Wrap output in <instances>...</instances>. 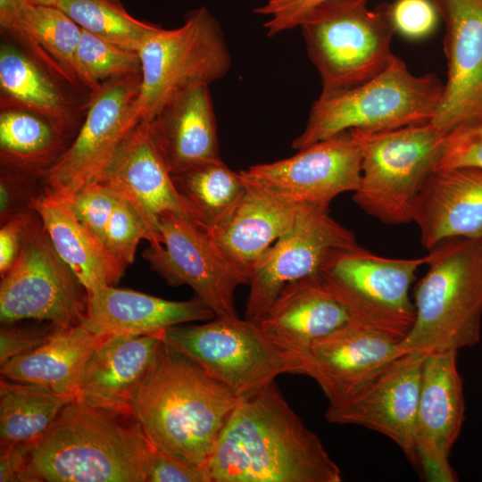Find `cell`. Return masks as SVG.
Instances as JSON below:
<instances>
[{
	"label": "cell",
	"instance_id": "cell-1",
	"mask_svg": "<svg viewBox=\"0 0 482 482\" xmlns=\"http://www.w3.org/2000/svg\"><path fill=\"white\" fill-rule=\"evenodd\" d=\"M209 482H341V470L276 381L241 400L204 469Z\"/></svg>",
	"mask_w": 482,
	"mask_h": 482
},
{
	"label": "cell",
	"instance_id": "cell-2",
	"mask_svg": "<svg viewBox=\"0 0 482 482\" xmlns=\"http://www.w3.org/2000/svg\"><path fill=\"white\" fill-rule=\"evenodd\" d=\"M240 401L162 340L153 365L132 394L130 413L153 448L204 470Z\"/></svg>",
	"mask_w": 482,
	"mask_h": 482
},
{
	"label": "cell",
	"instance_id": "cell-3",
	"mask_svg": "<svg viewBox=\"0 0 482 482\" xmlns=\"http://www.w3.org/2000/svg\"><path fill=\"white\" fill-rule=\"evenodd\" d=\"M150 448L133 416L74 399L32 443L22 482H145Z\"/></svg>",
	"mask_w": 482,
	"mask_h": 482
},
{
	"label": "cell",
	"instance_id": "cell-4",
	"mask_svg": "<svg viewBox=\"0 0 482 482\" xmlns=\"http://www.w3.org/2000/svg\"><path fill=\"white\" fill-rule=\"evenodd\" d=\"M428 255L402 350L428 354L476 345L481 337L482 239H448Z\"/></svg>",
	"mask_w": 482,
	"mask_h": 482
},
{
	"label": "cell",
	"instance_id": "cell-5",
	"mask_svg": "<svg viewBox=\"0 0 482 482\" xmlns=\"http://www.w3.org/2000/svg\"><path fill=\"white\" fill-rule=\"evenodd\" d=\"M444 83L434 73L415 75L395 56L380 73L354 87L320 95L292 147L303 149L351 129L378 131L429 122Z\"/></svg>",
	"mask_w": 482,
	"mask_h": 482
},
{
	"label": "cell",
	"instance_id": "cell-6",
	"mask_svg": "<svg viewBox=\"0 0 482 482\" xmlns=\"http://www.w3.org/2000/svg\"><path fill=\"white\" fill-rule=\"evenodd\" d=\"M299 27L321 79V95L366 82L395 57L389 5L370 10L368 0H326L312 8Z\"/></svg>",
	"mask_w": 482,
	"mask_h": 482
},
{
	"label": "cell",
	"instance_id": "cell-7",
	"mask_svg": "<svg viewBox=\"0 0 482 482\" xmlns=\"http://www.w3.org/2000/svg\"><path fill=\"white\" fill-rule=\"evenodd\" d=\"M362 155L354 202L390 225L411 221L416 198L436 170L446 135L431 121L387 130H349Z\"/></svg>",
	"mask_w": 482,
	"mask_h": 482
},
{
	"label": "cell",
	"instance_id": "cell-8",
	"mask_svg": "<svg viewBox=\"0 0 482 482\" xmlns=\"http://www.w3.org/2000/svg\"><path fill=\"white\" fill-rule=\"evenodd\" d=\"M141 86L134 120L148 122L175 95L220 79L230 69L224 33L205 7L189 11L176 29L160 26L138 50Z\"/></svg>",
	"mask_w": 482,
	"mask_h": 482
},
{
	"label": "cell",
	"instance_id": "cell-9",
	"mask_svg": "<svg viewBox=\"0 0 482 482\" xmlns=\"http://www.w3.org/2000/svg\"><path fill=\"white\" fill-rule=\"evenodd\" d=\"M162 340L196 362L210 377L246 399L287 373L300 374L301 362L273 343L257 321L215 317L201 325H176Z\"/></svg>",
	"mask_w": 482,
	"mask_h": 482
},
{
	"label": "cell",
	"instance_id": "cell-10",
	"mask_svg": "<svg viewBox=\"0 0 482 482\" xmlns=\"http://www.w3.org/2000/svg\"><path fill=\"white\" fill-rule=\"evenodd\" d=\"M428 261V254L394 259L356 245L330 252L319 276L359 322L403 338L415 315L410 287Z\"/></svg>",
	"mask_w": 482,
	"mask_h": 482
},
{
	"label": "cell",
	"instance_id": "cell-11",
	"mask_svg": "<svg viewBox=\"0 0 482 482\" xmlns=\"http://www.w3.org/2000/svg\"><path fill=\"white\" fill-rule=\"evenodd\" d=\"M87 311V289L57 253L37 214L17 262L1 278V323L36 320L66 328L82 324Z\"/></svg>",
	"mask_w": 482,
	"mask_h": 482
},
{
	"label": "cell",
	"instance_id": "cell-12",
	"mask_svg": "<svg viewBox=\"0 0 482 482\" xmlns=\"http://www.w3.org/2000/svg\"><path fill=\"white\" fill-rule=\"evenodd\" d=\"M159 245L143 257L170 286H189L216 317L237 316L235 292L248 277L187 215L165 212L158 219Z\"/></svg>",
	"mask_w": 482,
	"mask_h": 482
},
{
	"label": "cell",
	"instance_id": "cell-13",
	"mask_svg": "<svg viewBox=\"0 0 482 482\" xmlns=\"http://www.w3.org/2000/svg\"><path fill=\"white\" fill-rule=\"evenodd\" d=\"M141 73L104 82L91 96L75 137L46 173L45 187L71 201L85 186L98 182L126 134L137 122L133 108Z\"/></svg>",
	"mask_w": 482,
	"mask_h": 482
},
{
	"label": "cell",
	"instance_id": "cell-14",
	"mask_svg": "<svg viewBox=\"0 0 482 482\" xmlns=\"http://www.w3.org/2000/svg\"><path fill=\"white\" fill-rule=\"evenodd\" d=\"M244 180L289 204L328 209L338 195L354 192L362 155L349 131L308 145L291 157L240 171Z\"/></svg>",
	"mask_w": 482,
	"mask_h": 482
},
{
	"label": "cell",
	"instance_id": "cell-15",
	"mask_svg": "<svg viewBox=\"0 0 482 482\" xmlns=\"http://www.w3.org/2000/svg\"><path fill=\"white\" fill-rule=\"evenodd\" d=\"M356 245L354 234L328 209L302 204L290 229L251 274L245 318L258 321L287 287L319 274L330 252Z\"/></svg>",
	"mask_w": 482,
	"mask_h": 482
},
{
	"label": "cell",
	"instance_id": "cell-16",
	"mask_svg": "<svg viewBox=\"0 0 482 482\" xmlns=\"http://www.w3.org/2000/svg\"><path fill=\"white\" fill-rule=\"evenodd\" d=\"M426 355L412 352L394 359L349 395L328 403L326 420L384 435L418 467L414 426Z\"/></svg>",
	"mask_w": 482,
	"mask_h": 482
},
{
	"label": "cell",
	"instance_id": "cell-17",
	"mask_svg": "<svg viewBox=\"0 0 482 482\" xmlns=\"http://www.w3.org/2000/svg\"><path fill=\"white\" fill-rule=\"evenodd\" d=\"M465 397L457 352L425 357L414 426L418 467L429 482H455L450 454L464 421Z\"/></svg>",
	"mask_w": 482,
	"mask_h": 482
},
{
	"label": "cell",
	"instance_id": "cell-18",
	"mask_svg": "<svg viewBox=\"0 0 482 482\" xmlns=\"http://www.w3.org/2000/svg\"><path fill=\"white\" fill-rule=\"evenodd\" d=\"M445 25L446 81L431 122L445 134L482 120V0H435Z\"/></svg>",
	"mask_w": 482,
	"mask_h": 482
},
{
	"label": "cell",
	"instance_id": "cell-19",
	"mask_svg": "<svg viewBox=\"0 0 482 482\" xmlns=\"http://www.w3.org/2000/svg\"><path fill=\"white\" fill-rule=\"evenodd\" d=\"M98 182L134 208L146 229L150 245L160 244L157 224L161 214L176 212L187 215L149 122H138L129 129Z\"/></svg>",
	"mask_w": 482,
	"mask_h": 482
},
{
	"label": "cell",
	"instance_id": "cell-20",
	"mask_svg": "<svg viewBox=\"0 0 482 482\" xmlns=\"http://www.w3.org/2000/svg\"><path fill=\"white\" fill-rule=\"evenodd\" d=\"M402 337L362 322L316 342L301 358V372L316 381L335 403L349 395L386 364L405 353Z\"/></svg>",
	"mask_w": 482,
	"mask_h": 482
},
{
	"label": "cell",
	"instance_id": "cell-21",
	"mask_svg": "<svg viewBox=\"0 0 482 482\" xmlns=\"http://www.w3.org/2000/svg\"><path fill=\"white\" fill-rule=\"evenodd\" d=\"M0 28L4 40L74 90L91 97L77 65L82 29L63 11L24 0H0Z\"/></svg>",
	"mask_w": 482,
	"mask_h": 482
},
{
	"label": "cell",
	"instance_id": "cell-22",
	"mask_svg": "<svg viewBox=\"0 0 482 482\" xmlns=\"http://www.w3.org/2000/svg\"><path fill=\"white\" fill-rule=\"evenodd\" d=\"M355 321L317 274L287 287L257 322L273 343L301 362L316 342Z\"/></svg>",
	"mask_w": 482,
	"mask_h": 482
},
{
	"label": "cell",
	"instance_id": "cell-23",
	"mask_svg": "<svg viewBox=\"0 0 482 482\" xmlns=\"http://www.w3.org/2000/svg\"><path fill=\"white\" fill-rule=\"evenodd\" d=\"M411 221L428 251L452 238L482 239V169L435 170L416 198Z\"/></svg>",
	"mask_w": 482,
	"mask_h": 482
},
{
	"label": "cell",
	"instance_id": "cell-24",
	"mask_svg": "<svg viewBox=\"0 0 482 482\" xmlns=\"http://www.w3.org/2000/svg\"><path fill=\"white\" fill-rule=\"evenodd\" d=\"M162 335H106L83 368L75 400L131 415L132 394L153 365Z\"/></svg>",
	"mask_w": 482,
	"mask_h": 482
},
{
	"label": "cell",
	"instance_id": "cell-25",
	"mask_svg": "<svg viewBox=\"0 0 482 482\" xmlns=\"http://www.w3.org/2000/svg\"><path fill=\"white\" fill-rule=\"evenodd\" d=\"M215 317L214 312L195 296L171 301L103 286L87 292V316L81 325L97 335H154L176 325Z\"/></svg>",
	"mask_w": 482,
	"mask_h": 482
},
{
	"label": "cell",
	"instance_id": "cell-26",
	"mask_svg": "<svg viewBox=\"0 0 482 482\" xmlns=\"http://www.w3.org/2000/svg\"><path fill=\"white\" fill-rule=\"evenodd\" d=\"M90 96L43 68L12 43L0 46V107L23 109L51 120L73 138L85 118Z\"/></svg>",
	"mask_w": 482,
	"mask_h": 482
},
{
	"label": "cell",
	"instance_id": "cell-27",
	"mask_svg": "<svg viewBox=\"0 0 482 482\" xmlns=\"http://www.w3.org/2000/svg\"><path fill=\"white\" fill-rule=\"evenodd\" d=\"M148 122L171 174L221 160L208 85L178 93Z\"/></svg>",
	"mask_w": 482,
	"mask_h": 482
},
{
	"label": "cell",
	"instance_id": "cell-28",
	"mask_svg": "<svg viewBox=\"0 0 482 482\" xmlns=\"http://www.w3.org/2000/svg\"><path fill=\"white\" fill-rule=\"evenodd\" d=\"M246 185L244 196L229 216L206 233L249 278L274 244L290 229L301 205Z\"/></svg>",
	"mask_w": 482,
	"mask_h": 482
},
{
	"label": "cell",
	"instance_id": "cell-29",
	"mask_svg": "<svg viewBox=\"0 0 482 482\" xmlns=\"http://www.w3.org/2000/svg\"><path fill=\"white\" fill-rule=\"evenodd\" d=\"M33 211L40 218L60 257L70 266L87 292L112 286L125 272L103 244L78 220L70 201L45 187Z\"/></svg>",
	"mask_w": 482,
	"mask_h": 482
},
{
	"label": "cell",
	"instance_id": "cell-30",
	"mask_svg": "<svg viewBox=\"0 0 482 482\" xmlns=\"http://www.w3.org/2000/svg\"><path fill=\"white\" fill-rule=\"evenodd\" d=\"M105 336L81 324L59 328L45 344L1 365V377L40 385L75 398L83 368Z\"/></svg>",
	"mask_w": 482,
	"mask_h": 482
},
{
	"label": "cell",
	"instance_id": "cell-31",
	"mask_svg": "<svg viewBox=\"0 0 482 482\" xmlns=\"http://www.w3.org/2000/svg\"><path fill=\"white\" fill-rule=\"evenodd\" d=\"M73 137L46 118L0 107V167L45 178Z\"/></svg>",
	"mask_w": 482,
	"mask_h": 482
},
{
	"label": "cell",
	"instance_id": "cell-32",
	"mask_svg": "<svg viewBox=\"0 0 482 482\" xmlns=\"http://www.w3.org/2000/svg\"><path fill=\"white\" fill-rule=\"evenodd\" d=\"M171 176L187 215L205 232L229 216L247 189L240 172L233 171L222 160Z\"/></svg>",
	"mask_w": 482,
	"mask_h": 482
},
{
	"label": "cell",
	"instance_id": "cell-33",
	"mask_svg": "<svg viewBox=\"0 0 482 482\" xmlns=\"http://www.w3.org/2000/svg\"><path fill=\"white\" fill-rule=\"evenodd\" d=\"M74 399L40 385L1 377V446L36 441Z\"/></svg>",
	"mask_w": 482,
	"mask_h": 482
},
{
	"label": "cell",
	"instance_id": "cell-34",
	"mask_svg": "<svg viewBox=\"0 0 482 482\" xmlns=\"http://www.w3.org/2000/svg\"><path fill=\"white\" fill-rule=\"evenodd\" d=\"M57 7L83 30L136 52L160 27L130 15L120 0H61Z\"/></svg>",
	"mask_w": 482,
	"mask_h": 482
},
{
	"label": "cell",
	"instance_id": "cell-35",
	"mask_svg": "<svg viewBox=\"0 0 482 482\" xmlns=\"http://www.w3.org/2000/svg\"><path fill=\"white\" fill-rule=\"evenodd\" d=\"M77 65L83 84L91 96L105 81L141 73L137 52L120 47L83 29L77 50Z\"/></svg>",
	"mask_w": 482,
	"mask_h": 482
},
{
	"label": "cell",
	"instance_id": "cell-36",
	"mask_svg": "<svg viewBox=\"0 0 482 482\" xmlns=\"http://www.w3.org/2000/svg\"><path fill=\"white\" fill-rule=\"evenodd\" d=\"M141 239L147 240L146 229L134 208L120 196L106 226L103 245L127 269L134 262Z\"/></svg>",
	"mask_w": 482,
	"mask_h": 482
},
{
	"label": "cell",
	"instance_id": "cell-37",
	"mask_svg": "<svg viewBox=\"0 0 482 482\" xmlns=\"http://www.w3.org/2000/svg\"><path fill=\"white\" fill-rule=\"evenodd\" d=\"M45 191L44 178L0 167V222L34 212L36 201Z\"/></svg>",
	"mask_w": 482,
	"mask_h": 482
},
{
	"label": "cell",
	"instance_id": "cell-38",
	"mask_svg": "<svg viewBox=\"0 0 482 482\" xmlns=\"http://www.w3.org/2000/svg\"><path fill=\"white\" fill-rule=\"evenodd\" d=\"M119 197L106 185L93 182L79 190L70 201L78 220L102 244L106 226Z\"/></svg>",
	"mask_w": 482,
	"mask_h": 482
},
{
	"label": "cell",
	"instance_id": "cell-39",
	"mask_svg": "<svg viewBox=\"0 0 482 482\" xmlns=\"http://www.w3.org/2000/svg\"><path fill=\"white\" fill-rule=\"evenodd\" d=\"M454 167L482 169V120L458 127L446 135L436 170Z\"/></svg>",
	"mask_w": 482,
	"mask_h": 482
},
{
	"label": "cell",
	"instance_id": "cell-40",
	"mask_svg": "<svg viewBox=\"0 0 482 482\" xmlns=\"http://www.w3.org/2000/svg\"><path fill=\"white\" fill-rule=\"evenodd\" d=\"M395 32L408 39H422L436 27L438 10L432 0H395L389 5Z\"/></svg>",
	"mask_w": 482,
	"mask_h": 482
},
{
	"label": "cell",
	"instance_id": "cell-41",
	"mask_svg": "<svg viewBox=\"0 0 482 482\" xmlns=\"http://www.w3.org/2000/svg\"><path fill=\"white\" fill-rule=\"evenodd\" d=\"M264 4L253 9L255 13L269 16L263 24L268 37L299 27L303 17L326 0H264Z\"/></svg>",
	"mask_w": 482,
	"mask_h": 482
},
{
	"label": "cell",
	"instance_id": "cell-42",
	"mask_svg": "<svg viewBox=\"0 0 482 482\" xmlns=\"http://www.w3.org/2000/svg\"><path fill=\"white\" fill-rule=\"evenodd\" d=\"M48 323L44 328H22L2 324L0 330V366L7 361L29 353L45 344L59 328Z\"/></svg>",
	"mask_w": 482,
	"mask_h": 482
},
{
	"label": "cell",
	"instance_id": "cell-43",
	"mask_svg": "<svg viewBox=\"0 0 482 482\" xmlns=\"http://www.w3.org/2000/svg\"><path fill=\"white\" fill-rule=\"evenodd\" d=\"M145 482H209L206 472L151 446L145 465Z\"/></svg>",
	"mask_w": 482,
	"mask_h": 482
},
{
	"label": "cell",
	"instance_id": "cell-44",
	"mask_svg": "<svg viewBox=\"0 0 482 482\" xmlns=\"http://www.w3.org/2000/svg\"><path fill=\"white\" fill-rule=\"evenodd\" d=\"M37 213L29 212L15 215L1 224L0 276L4 277L15 264L23 247L29 227Z\"/></svg>",
	"mask_w": 482,
	"mask_h": 482
},
{
	"label": "cell",
	"instance_id": "cell-45",
	"mask_svg": "<svg viewBox=\"0 0 482 482\" xmlns=\"http://www.w3.org/2000/svg\"><path fill=\"white\" fill-rule=\"evenodd\" d=\"M32 443L21 442L1 446V482H22V475Z\"/></svg>",
	"mask_w": 482,
	"mask_h": 482
},
{
	"label": "cell",
	"instance_id": "cell-46",
	"mask_svg": "<svg viewBox=\"0 0 482 482\" xmlns=\"http://www.w3.org/2000/svg\"><path fill=\"white\" fill-rule=\"evenodd\" d=\"M29 4L37 5L57 6L61 0H24Z\"/></svg>",
	"mask_w": 482,
	"mask_h": 482
}]
</instances>
